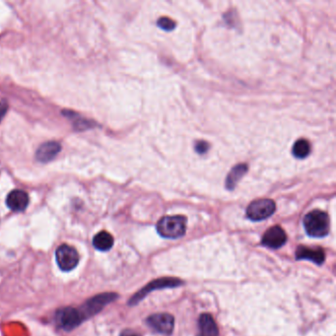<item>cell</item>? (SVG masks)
I'll use <instances>...</instances> for the list:
<instances>
[{"instance_id": "1", "label": "cell", "mask_w": 336, "mask_h": 336, "mask_svg": "<svg viewBox=\"0 0 336 336\" xmlns=\"http://www.w3.org/2000/svg\"><path fill=\"white\" fill-rule=\"evenodd\" d=\"M187 230V219L185 216H165L157 224L159 235L166 239H178Z\"/></svg>"}, {"instance_id": "2", "label": "cell", "mask_w": 336, "mask_h": 336, "mask_svg": "<svg viewBox=\"0 0 336 336\" xmlns=\"http://www.w3.org/2000/svg\"><path fill=\"white\" fill-rule=\"evenodd\" d=\"M304 227L310 237L323 238L329 233V217L321 210L310 211L304 218Z\"/></svg>"}, {"instance_id": "3", "label": "cell", "mask_w": 336, "mask_h": 336, "mask_svg": "<svg viewBox=\"0 0 336 336\" xmlns=\"http://www.w3.org/2000/svg\"><path fill=\"white\" fill-rule=\"evenodd\" d=\"M275 202L268 198L256 199L252 202L247 209V216L253 221H261L267 219L275 212Z\"/></svg>"}, {"instance_id": "4", "label": "cell", "mask_w": 336, "mask_h": 336, "mask_svg": "<svg viewBox=\"0 0 336 336\" xmlns=\"http://www.w3.org/2000/svg\"><path fill=\"white\" fill-rule=\"evenodd\" d=\"M55 258L58 267L62 271H71L79 262L78 252L71 245L61 244L55 252Z\"/></svg>"}, {"instance_id": "5", "label": "cell", "mask_w": 336, "mask_h": 336, "mask_svg": "<svg viewBox=\"0 0 336 336\" xmlns=\"http://www.w3.org/2000/svg\"><path fill=\"white\" fill-rule=\"evenodd\" d=\"M82 320H84V317L81 310L71 307L58 309L55 313L56 324L68 331L77 327L82 323Z\"/></svg>"}, {"instance_id": "6", "label": "cell", "mask_w": 336, "mask_h": 336, "mask_svg": "<svg viewBox=\"0 0 336 336\" xmlns=\"http://www.w3.org/2000/svg\"><path fill=\"white\" fill-rule=\"evenodd\" d=\"M146 323L149 326L162 334H172L175 326L174 317L170 313H155L150 316Z\"/></svg>"}, {"instance_id": "7", "label": "cell", "mask_w": 336, "mask_h": 336, "mask_svg": "<svg viewBox=\"0 0 336 336\" xmlns=\"http://www.w3.org/2000/svg\"><path fill=\"white\" fill-rule=\"evenodd\" d=\"M184 282L176 278H162L157 279L153 282L150 283L147 286H145L140 292H138L135 297L129 301V305H136L139 301H141L144 297L146 296L151 291L157 290V289H164V288H171V287H177L183 285Z\"/></svg>"}, {"instance_id": "8", "label": "cell", "mask_w": 336, "mask_h": 336, "mask_svg": "<svg viewBox=\"0 0 336 336\" xmlns=\"http://www.w3.org/2000/svg\"><path fill=\"white\" fill-rule=\"evenodd\" d=\"M118 298L117 294L114 293H105L101 294L94 298L90 299L85 305H84V310L81 311L84 319L89 316H93L95 313L99 312L100 310L104 309L108 304L114 302Z\"/></svg>"}, {"instance_id": "9", "label": "cell", "mask_w": 336, "mask_h": 336, "mask_svg": "<svg viewBox=\"0 0 336 336\" xmlns=\"http://www.w3.org/2000/svg\"><path fill=\"white\" fill-rule=\"evenodd\" d=\"M287 241V235L280 226H273L269 228L263 235L261 243L269 249L277 250L283 247Z\"/></svg>"}, {"instance_id": "10", "label": "cell", "mask_w": 336, "mask_h": 336, "mask_svg": "<svg viewBox=\"0 0 336 336\" xmlns=\"http://www.w3.org/2000/svg\"><path fill=\"white\" fill-rule=\"evenodd\" d=\"M29 195L27 192L20 189L12 190L6 198V204L9 209L15 212H22L28 207Z\"/></svg>"}, {"instance_id": "11", "label": "cell", "mask_w": 336, "mask_h": 336, "mask_svg": "<svg viewBox=\"0 0 336 336\" xmlns=\"http://www.w3.org/2000/svg\"><path fill=\"white\" fill-rule=\"evenodd\" d=\"M61 150V146L58 142L50 141L41 144L37 150L36 158L41 163H49L53 161L54 158L59 154Z\"/></svg>"}, {"instance_id": "12", "label": "cell", "mask_w": 336, "mask_h": 336, "mask_svg": "<svg viewBox=\"0 0 336 336\" xmlns=\"http://www.w3.org/2000/svg\"><path fill=\"white\" fill-rule=\"evenodd\" d=\"M297 259H308L319 265L323 264L325 259V254L321 248L311 249L306 245H299L296 251Z\"/></svg>"}, {"instance_id": "13", "label": "cell", "mask_w": 336, "mask_h": 336, "mask_svg": "<svg viewBox=\"0 0 336 336\" xmlns=\"http://www.w3.org/2000/svg\"><path fill=\"white\" fill-rule=\"evenodd\" d=\"M198 326L200 336H218L219 330L214 319L209 313H203L199 317Z\"/></svg>"}, {"instance_id": "14", "label": "cell", "mask_w": 336, "mask_h": 336, "mask_svg": "<svg viewBox=\"0 0 336 336\" xmlns=\"http://www.w3.org/2000/svg\"><path fill=\"white\" fill-rule=\"evenodd\" d=\"M93 245L98 251L107 252L114 245V238L108 232L102 231L95 236L93 239Z\"/></svg>"}, {"instance_id": "15", "label": "cell", "mask_w": 336, "mask_h": 336, "mask_svg": "<svg viewBox=\"0 0 336 336\" xmlns=\"http://www.w3.org/2000/svg\"><path fill=\"white\" fill-rule=\"evenodd\" d=\"M248 171V166L247 165H238L235 168L232 169L230 172L228 177L226 180V187L228 189H233L236 187V185L239 183V181L242 178L243 175Z\"/></svg>"}, {"instance_id": "16", "label": "cell", "mask_w": 336, "mask_h": 336, "mask_svg": "<svg viewBox=\"0 0 336 336\" xmlns=\"http://www.w3.org/2000/svg\"><path fill=\"white\" fill-rule=\"evenodd\" d=\"M292 153L298 159H304L308 157L310 153V144L309 141L306 139H299L293 146Z\"/></svg>"}, {"instance_id": "17", "label": "cell", "mask_w": 336, "mask_h": 336, "mask_svg": "<svg viewBox=\"0 0 336 336\" xmlns=\"http://www.w3.org/2000/svg\"><path fill=\"white\" fill-rule=\"evenodd\" d=\"M157 25L161 28V29H163V30H165V31H172V30H174L175 28V22L172 19L168 18V17H162V18H160L158 20V22H157Z\"/></svg>"}, {"instance_id": "18", "label": "cell", "mask_w": 336, "mask_h": 336, "mask_svg": "<svg viewBox=\"0 0 336 336\" xmlns=\"http://www.w3.org/2000/svg\"><path fill=\"white\" fill-rule=\"evenodd\" d=\"M208 148H209V145H208V143L205 142V141H199V142L196 143V145H195L196 152L199 153V154H203V153L207 152Z\"/></svg>"}, {"instance_id": "19", "label": "cell", "mask_w": 336, "mask_h": 336, "mask_svg": "<svg viewBox=\"0 0 336 336\" xmlns=\"http://www.w3.org/2000/svg\"><path fill=\"white\" fill-rule=\"evenodd\" d=\"M7 109H8V104L6 103V101H1L0 102V122L4 118V116L6 115Z\"/></svg>"}, {"instance_id": "20", "label": "cell", "mask_w": 336, "mask_h": 336, "mask_svg": "<svg viewBox=\"0 0 336 336\" xmlns=\"http://www.w3.org/2000/svg\"><path fill=\"white\" fill-rule=\"evenodd\" d=\"M121 336H141L139 333H137L132 329H125L121 332Z\"/></svg>"}]
</instances>
